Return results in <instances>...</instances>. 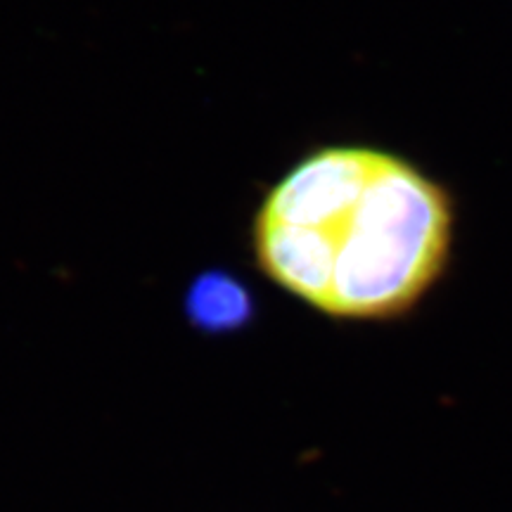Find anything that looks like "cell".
I'll list each match as a JSON object with an SVG mask.
<instances>
[{
  "label": "cell",
  "mask_w": 512,
  "mask_h": 512,
  "mask_svg": "<svg viewBox=\"0 0 512 512\" xmlns=\"http://www.w3.org/2000/svg\"><path fill=\"white\" fill-rule=\"evenodd\" d=\"M192 309L197 311V318L204 323H233L235 318L245 313V294L240 287L226 283H209L197 285L192 294Z\"/></svg>",
  "instance_id": "obj_2"
},
{
  "label": "cell",
  "mask_w": 512,
  "mask_h": 512,
  "mask_svg": "<svg viewBox=\"0 0 512 512\" xmlns=\"http://www.w3.org/2000/svg\"><path fill=\"white\" fill-rule=\"evenodd\" d=\"M451 192L411 159L325 145L261 197L254 259L275 285L342 318L394 316L418 302L451 254Z\"/></svg>",
  "instance_id": "obj_1"
}]
</instances>
